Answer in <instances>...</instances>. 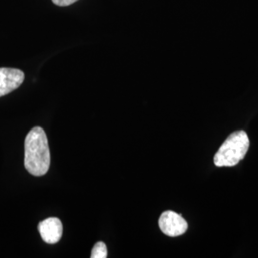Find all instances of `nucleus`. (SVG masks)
I'll use <instances>...</instances> for the list:
<instances>
[{
    "label": "nucleus",
    "instance_id": "nucleus-1",
    "mask_svg": "<svg viewBox=\"0 0 258 258\" xmlns=\"http://www.w3.org/2000/svg\"><path fill=\"white\" fill-rule=\"evenodd\" d=\"M24 148V166L28 172L36 177L45 175L51 164L45 131L39 126L32 129L25 138Z\"/></svg>",
    "mask_w": 258,
    "mask_h": 258
},
{
    "label": "nucleus",
    "instance_id": "nucleus-2",
    "mask_svg": "<svg viewBox=\"0 0 258 258\" xmlns=\"http://www.w3.org/2000/svg\"><path fill=\"white\" fill-rule=\"evenodd\" d=\"M249 148V136L245 131L232 132L216 152L214 165L218 167L236 166L245 158Z\"/></svg>",
    "mask_w": 258,
    "mask_h": 258
},
{
    "label": "nucleus",
    "instance_id": "nucleus-3",
    "mask_svg": "<svg viewBox=\"0 0 258 258\" xmlns=\"http://www.w3.org/2000/svg\"><path fill=\"white\" fill-rule=\"evenodd\" d=\"M159 227L167 236L178 237L187 231L188 225L182 215L172 211H166L159 218Z\"/></svg>",
    "mask_w": 258,
    "mask_h": 258
},
{
    "label": "nucleus",
    "instance_id": "nucleus-4",
    "mask_svg": "<svg viewBox=\"0 0 258 258\" xmlns=\"http://www.w3.org/2000/svg\"><path fill=\"white\" fill-rule=\"evenodd\" d=\"M24 73L17 68H0V97L16 90L24 81Z\"/></svg>",
    "mask_w": 258,
    "mask_h": 258
},
{
    "label": "nucleus",
    "instance_id": "nucleus-5",
    "mask_svg": "<svg viewBox=\"0 0 258 258\" xmlns=\"http://www.w3.org/2000/svg\"><path fill=\"white\" fill-rule=\"evenodd\" d=\"M38 231L44 242L50 245H54L61 239L63 234V226L60 219L56 217H50L39 223Z\"/></svg>",
    "mask_w": 258,
    "mask_h": 258
},
{
    "label": "nucleus",
    "instance_id": "nucleus-6",
    "mask_svg": "<svg viewBox=\"0 0 258 258\" xmlns=\"http://www.w3.org/2000/svg\"><path fill=\"white\" fill-rule=\"evenodd\" d=\"M91 258H106L107 257V248L103 242H98L91 251Z\"/></svg>",
    "mask_w": 258,
    "mask_h": 258
},
{
    "label": "nucleus",
    "instance_id": "nucleus-7",
    "mask_svg": "<svg viewBox=\"0 0 258 258\" xmlns=\"http://www.w3.org/2000/svg\"><path fill=\"white\" fill-rule=\"evenodd\" d=\"M52 1L55 3V5L63 7V6H69L78 0H52Z\"/></svg>",
    "mask_w": 258,
    "mask_h": 258
}]
</instances>
